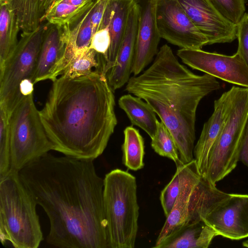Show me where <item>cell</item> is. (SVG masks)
<instances>
[{"label":"cell","instance_id":"1","mask_svg":"<svg viewBox=\"0 0 248 248\" xmlns=\"http://www.w3.org/2000/svg\"><path fill=\"white\" fill-rule=\"evenodd\" d=\"M19 174L48 217L47 244L61 248H110L104 179L93 160L48 153Z\"/></svg>","mask_w":248,"mask_h":248},{"label":"cell","instance_id":"2","mask_svg":"<svg viewBox=\"0 0 248 248\" xmlns=\"http://www.w3.org/2000/svg\"><path fill=\"white\" fill-rule=\"evenodd\" d=\"M52 82L39 114L54 150L94 160L117 124L114 92L106 75L95 69L77 78L61 75Z\"/></svg>","mask_w":248,"mask_h":248},{"label":"cell","instance_id":"3","mask_svg":"<svg viewBox=\"0 0 248 248\" xmlns=\"http://www.w3.org/2000/svg\"><path fill=\"white\" fill-rule=\"evenodd\" d=\"M220 87L215 77L196 75L181 64L165 44L148 68L130 78L125 90L152 108L171 133L180 158L186 164L194 159L198 106Z\"/></svg>","mask_w":248,"mask_h":248},{"label":"cell","instance_id":"4","mask_svg":"<svg viewBox=\"0 0 248 248\" xmlns=\"http://www.w3.org/2000/svg\"><path fill=\"white\" fill-rule=\"evenodd\" d=\"M37 204L22 183L19 171L11 169L0 178V240L15 248H37L43 235Z\"/></svg>","mask_w":248,"mask_h":248},{"label":"cell","instance_id":"5","mask_svg":"<svg viewBox=\"0 0 248 248\" xmlns=\"http://www.w3.org/2000/svg\"><path fill=\"white\" fill-rule=\"evenodd\" d=\"M136 179L116 169L104 178V202L110 248H134L138 230L139 206Z\"/></svg>","mask_w":248,"mask_h":248},{"label":"cell","instance_id":"6","mask_svg":"<svg viewBox=\"0 0 248 248\" xmlns=\"http://www.w3.org/2000/svg\"><path fill=\"white\" fill-rule=\"evenodd\" d=\"M11 169L19 171L54 150L41 121L33 94L23 96L9 114Z\"/></svg>","mask_w":248,"mask_h":248},{"label":"cell","instance_id":"7","mask_svg":"<svg viewBox=\"0 0 248 248\" xmlns=\"http://www.w3.org/2000/svg\"><path fill=\"white\" fill-rule=\"evenodd\" d=\"M47 24L22 32L11 55L0 68V106L9 114L18 102L33 92L32 82Z\"/></svg>","mask_w":248,"mask_h":248},{"label":"cell","instance_id":"8","mask_svg":"<svg viewBox=\"0 0 248 248\" xmlns=\"http://www.w3.org/2000/svg\"><path fill=\"white\" fill-rule=\"evenodd\" d=\"M248 116V88L235 87L230 112L210 151L206 178L212 183L223 179L236 167L242 133Z\"/></svg>","mask_w":248,"mask_h":248},{"label":"cell","instance_id":"9","mask_svg":"<svg viewBox=\"0 0 248 248\" xmlns=\"http://www.w3.org/2000/svg\"><path fill=\"white\" fill-rule=\"evenodd\" d=\"M156 21L161 38L181 48L198 49L208 45L177 0H157Z\"/></svg>","mask_w":248,"mask_h":248},{"label":"cell","instance_id":"10","mask_svg":"<svg viewBox=\"0 0 248 248\" xmlns=\"http://www.w3.org/2000/svg\"><path fill=\"white\" fill-rule=\"evenodd\" d=\"M177 55L191 68L230 83L248 88V67L236 52L228 56L201 49L180 48Z\"/></svg>","mask_w":248,"mask_h":248},{"label":"cell","instance_id":"11","mask_svg":"<svg viewBox=\"0 0 248 248\" xmlns=\"http://www.w3.org/2000/svg\"><path fill=\"white\" fill-rule=\"evenodd\" d=\"M217 235L232 240L248 237V195L231 194L203 219Z\"/></svg>","mask_w":248,"mask_h":248},{"label":"cell","instance_id":"12","mask_svg":"<svg viewBox=\"0 0 248 248\" xmlns=\"http://www.w3.org/2000/svg\"><path fill=\"white\" fill-rule=\"evenodd\" d=\"M208 45L231 43L237 38V26L225 18L210 0H177Z\"/></svg>","mask_w":248,"mask_h":248},{"label":"cell","instance_id":"13","mask_svg":"<svg viewBox=\"0 0 248 248\" xmlns=\"http://www.w3.org/2000/svg\"><path fill=\"white\" fill-rule=\"evenodd\" d=\"M235 86L224 93L214 102V111L203 125L194 146V155L200 173L206 177L209 155L212 146L221 132L230 112Z\"/></svg>","mask_w":248,"mask_h":248},{"label":"cell","instance_id":"14","mask_svg":"<svg viewBox=\"0 0 248 248\" xmlns=\"http://www.w3.org/2000/svg\"><path fill=\"white\" fill-rule=\"evenodd\" d=\"M141 14L138 0L133 3L113 66L107 74L108 83L114 92L130 79Z\"/></svg>","mask_w":248,"mask_h":248},{"label":"cell","instance_id":"15","mask_svg":"<svg viewBox=\"0 0 248 248\" xmlns=\"http://www.w3.org/2000/svg\"><path fill=\"white\" fill-rule=\"evenodd\" d=\"M203 177L196 164L184 184L171 211L166 217L153 248H157L162 242L184 226L197 221V210L193 193Z\"/></svg>","mask_w":248,"mask_h":248},{"label":"cell","instance_id":"16","mask_svg":"<svg viewBox=\"0 0 248 248\" xmlns=\"http://www.w3.org/2000/svg\"><path fill=\"white\" fill-rule=\"evenodd\" d=\"M157 0H146L141 7L131 73L138 75L152 61L158 52L161 38L156 21Z\"/></svg>","mask_w":248,"mask_h":248},{"label":"cell","instance_id":"17","mask_svg":"<svg viewBox=\"0 0 248 248\" xmlns=\"http://www.w3.org/2000/svg\"><path fill=\"white\" fill-rule=\"evenodd\" d=\"M135 0H109L108 2L101 23L108 27L110 36V46L102 68L106 76L115 62L129 13Z\"/></svg>","mask_w":248,"mask_h":248},{"label":"cell","instance_id":"18","mask_svg":"<svg viewBox=\"0 0 248 248\" xmlns=\"http://www.w3.org/2000/svg\"><path fill=\"white\" fill-rule=\"evenodd\" d=\"M32 82L50 80L64 50L62 27L47 23Z\"/></svg>","mask_w":248,"mask_h":248},{"label":"cell","instance_id":"19","mask_svg":"<svg viewBox=\"0 0 248 248\" xmlns=\"http://www.w3.org/2000/svg\"><path fill=\"white\" fill-rule=\"evenodd\" d=\"M217 234L203 220L186 225L157 248H207Z\"/></svg>","mask_w":248,"mask_h":248},{"label":"cell","instance_id":"20","mask_svg":"<svg viewBox=\"0 0 248 248\" xmlns=\"http://www.w3.org/2000/svg\"><path fill=\"white\" fill-rule=\"evenodd\" d=\"M118 104L133 125L141 128L151 139L155 136L158 120L155 112L147 102L128 94L121 96Z\"/></svg>","mask_w":248,"mask_h":248},{"label":"cell","instance_id":"21","mask_svg":"<svg viewBox=\"0 0 248 248\" xmlns=\"http://www.w3.org/2000/svg\"><path fill=\"white\" fill-rule=\"evenodd\" d=\"M20 30L16 16L6 2L0 3V68L15 50Z\"/></svg>","mask_w":248,"mask_h":248},{"label":"cell","instance_id":"22","mask_svg":"<svg viewBox=\"0 0 248 248\" xmlns=\"http://www.w3.org/2000/svg\"><path fill=\"white\" fill-rule=\"evenodd\" d=\"M6 2L14 12L22 32L33 31L42 24L43 0H10Z\"/></svg>","mask_w":248,"mask_h":248},{"label":"cell","instance_id":"23","mask_svg":"<svg viewBox=\"0 0 248 248\" xmlns=\"http://www.w3.org/2000/svg\"><path fill=\"white\" fill-rule=\"evenodd\" d=\"M124 141L122 145L123 161L128 169L138 170L144 167V144L138 130L132 126L126 127L124 131Z\"/></svg>","mask_w":248,"mask_h":248},{"label":"cell","instance_id":"24","mask_svg":"<svg viewBox=\"0 0 248 248\" xmlns=\"http://www.w3.org/2000/svg\"><path fill=\"white\" fill-rule=\"evenodd\" d=\"M93 67L101 71L102 62L99 55L90 47L78 50L73 53L60 76L72 78L86 76L93 71Z\"/></svg>","mask_w":248,"mask_h":248},{"label":"cell","instance_id":"25","mask_svg":"<svg viewBox=\"0 0 248 248\" xmlns=\"http://www.w3.org/2000/svg\"><path fill=\"white\" fill-rule=\"evenodd\" d=\"M95 0L82 6H75L66 3L50 5L45 10L43 21L62 27L71 26L76 23L93 5Z\"/></svg>","mask_w":248,"mask_h":248},{"label":"cell","instance_id":"26","mask_svg":"<svg viewBox=\"0 0 248 248\" xmlns=\"http://www.w3.org/2000/svg\"><path fill=\"white\" fill-rule=\"evenodd\" d=\"M196 164L194 159L187 163L176 167L172 179L161 191L160 200L166 217L171 211L179 194Z\"/></svg>","mask_w":248,"mask_h":248},{"label":"cell","instance_id":"27","mask_svg":"<svg viewBox=\"0 0 248 248\" xmlns=\"http://www.w3.org/2000/svg\"><path fill=\"white\" fill-rule=\"evenodd\" d=\"M151 139V146L155 153L173 160L176 167L184 164L171 133L161 121H158L156 134Z\"/></svg>","mask_w":248,"mask_h":248},{"label":"cell","instance_id":"28","mask_svg":"<svg viewBox=\"0 0 248 248\" xmlns=\"http://www.w3.org/2000/svg\"><path fill=\"white\" fill-rule=\"evenodd\" d=\"M11 170L9 114L0 106V178Z\"/></svg>","mask_w":248,"mask_h":248},{"label":"cell","instance_id":"29","mask_svg":"<svg viewBox=\"0 0 248 248\" xmlns=\"http://www.w3.org/2000/svg\"><path fill=\"white\" fill-rule=\"evenodd\" d=\"M217 11L227 20L236 25L246 11V0H210Z\"/></svg>","mask_w":248,"mask_h":248},{"label":"cell","instance_id":"30","mask_svg":"<svg viewBox=\"0 0 248 248\" xmlns=\"http://www.w3.org/2000/svg\"><path fill=\"white\" fill-rule=\"evenodd\" d=\"M110 44L109 29L107 25H101L93 35L89 47L95 51L97 54L104 56L105 59Z\"/></svg>","mask_w":248,"mask_h":248},{"label":"cell","instance_id":"31","mask_svg":"<svg viewBox=\"0 0 248 248\" xmlns=\"http://www.w3.org/2000/svg\"><path fill=\"white\" fill-rule=\"evenodd\" d=\"M238 42L237 53L244 59L248 67V13H245L237 25Z\"/></svg>","mask_w":248,"mask_h":248},{"label":"cell","instance_id":"32","mask_svg":"<svg viewBox=\"0 0 248 248\" xmlns=\"http://www.w3.org/2000/svg\"><path fill=\"white\" fill-rule=\"evenodd\" d=\"M108 1L109 0H95V1L91 14V22L93 34L100 28Z\"/></svg>","mask_w":248,"mask_h":248},{"label":"cell","instance_id":"33","mask_svg":"<svg viewBox=\"0 0 248 248\" xmlns=\"http://www.w3.org/2000/svg\"><path fill=\"white\" fill-rule=\"evenodd\" d=\"M241 139L239 160L248 167V116L242 133Z\"/></svg>","mask_w":248,"mask_h":248},{"label":"cell","instance_id":"34","mask_svg":"<svg viewBox=\"0 0 248 248\" xmlns=\"http://www.w3.org/2000/svg\"><path fill=\"white\" fill-rule=\"evenodd\" d=\"M94 0H43V7L45 10L54 4L66 3L75 6H82L87 4Z\"/></svg>","mask_w":248,"mask_h":248},{"label":"cell","instance_id":"35","mask_svg":"<svg viewBox=\"0 0 248 248\" xmlns=\"http://www.w3.org/2000/svg\"><path fill=\"white\" fill-rule=\"evenodd\" d=\"M243 246L248 248V240L243 242Z\"/></svg>","mask_w":248,"mask_h":248},{"label":"cell","instance_id":"36","mask_svg":"<svg viewBox=\"0 0 248 248\" xmlns=\"http://www.w3.org/2000/svg\"><path fill=\"white\" fill-rule=\"evenodd\" d=\"M10 0H0V3L1 2H6L10 1Z\"/></svg>","mask_w":248,"mask_h":248}]
</instances>
